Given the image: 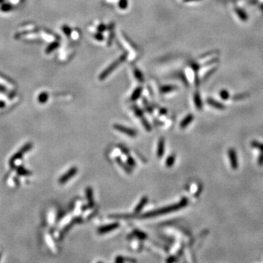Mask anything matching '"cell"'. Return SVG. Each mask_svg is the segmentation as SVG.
Segmentation results:
<instances>
[{"instance_id":"cell-1","label":"cell","mask_w":263,"mask_h":263,"mask_svg":"<svg viewBox=\"0 0 263 263\" xmlns=\"http://www.w3.org/2000/svg\"><path fill=\"white\" fill-rule=\"evenodd\" d=\"M188 204V199L186 198H183L180 202L178 203L173 204V205H168V206H166L164 207H161V208L157 209V210H155L153 211L148 212L146 213H144L142 216L140 218H152V217H156L159 215L162 214H166V213H171V212L176 211V210H179L180 208H183L185 206H186Z\"/></svg>"},{"instance_id":"cell-2","label":"cell","mask_w":263,"mask_h":263,"mask_svg":"<svg viewBox=\"0 0 263 263\" xmlns=\"http://www.w3.org/2000/svg\"><path fill=\"white\" fill-rule=\"evenodd\" d=\"M31 148H32V143H31V142H28V143H26V145H23V146L22 147V148H20L16 153H15V154L12 156V158L9 159V166H10L12 168H15V161H16V160L20 159V158L23 156V155H24L28 150H31Z\"/></svg>"},{"instance_id":"cell-3","label":"cell","mask_w":263,"mask_h":263,"mask_svg":"<svg viewBox=\"0 0 263 263\" xmlns=\"http://www.w3.org/2000/svg\"><path fill=\"white\" fill-rule=\"evenodd\" d=\"M113 127L115 130L120 132L121 133H124V134H126V135L129 136V137H136V135H137V132H136L135 130L131 129V128L123 126V125L115 124L113 126Z\"/></svg>"},{"instance_id":"cell-4","label":"cell","mask_w":263,"mask_h":263,"mask_svg":"<svg viewBox=\"0 0 263 263\" xmlns=\"http://www.w3.org/2000/svg\"><path fill=\"white\" fill-rule=\"evenodd\" d=\"M77 168L76 167H73L72 168H70L66 173H64L62 176L60 177V178L58 179V182L61 184H64V183H66L69 179L73 178L74 175L75 174H77Z\"/></svg>"},{"instance_id":"cell-5","label":"cell","mask_w":263,"mask_h":263,"mask_svg":"<svg viewBox=\"0 0 263 263\" xmlns=\"http://www.w3.org/2000/svg\"><path fill=\"white\" fill-rule=\"evenodd\" d=\"M228 155H229V161H230L232 168L234 169H237V167H238V161H237V156L235 150L231 148V149L228 150Z\"/></svg>"},{"instance_id":"cell-6","label":"cell","mask_w":263,"mask_h":263,"mask_svg":"<svg viewBox=\"0 0 263 263\" xmlns=\"http://www.w3.org/2000/svg\"><path fill=\"white\" fill-rule=\"evenodd\" d=\"M119 226V224L118 223H113V224H107V225H104L101 226L98 229V232L99 234H104L107 233V232H110V231H113L114 229H117Z\"/></svg>"},{"instance_id":"cell-7","label":"cell","mask_w":263,"mask_h":263,"mask_svg":"<svg viewBox=\"0 0 263 263\" xmlns=\"http://www.w3.org/2000/svg\"><path fill=\"white\" fill-rule=\"evenodd\" d=\"M85 194H86L87 201H88V205L90 207H93L94 205V197H93V190L91 187H87L85 189Z\"/></svg>"},{"instance_id":"cell-8","label":"cell","mask_w":263,"mask_h":263,"mask_svg":"<svg viewBox=\"0 0 263 263\" xmlns=\"http://www.w3.org/2000/svg\"><path fill=\"white\" fill-rule=\"evenodd\" d=\"M148 199L147 197H142V199H141V200L140 201V202H139V203L137 204V206H136L135 209H134V213L137 214V213H140L141 210H142V209L144 207V206L146 205V203L148 202Z\"/></svg>"},{"instance_id":"cell-9","label":"cell","mask_w":263,"mask_h":263,"mask_svg":"<svg viewBox=\"0 0 263 263\" xmlns=\"http://www.w3.org/2000/svg\"><path fill=\"white\" fill-rule=\"evenodd\" d=\"M164 140L163 138H161L158 142V147H157V152H156V154L159 156V158H161V156L164 155Z\"/></svg>"},{"instance_id":"cell-10","label":"cell","mask_w":263,"mask_h":263,"mask_svg":"<svg viewBox=\"0 0 263 263\" xmlns=\"http://www.w3.org/2000/svg\"><path fill=\"white\" fill-rule=\"evenodd\" d=\"M193 119H194V115L189 114V115H188L187 116L185 117V118L183 119V121L180 122V126L182 128V129H184V128H186V126H188V125L190 124V123L193 121Z\"/></svg>"},{"instance_id":"cell-11","label":"cell","mask_w":263,"mask_h":263,"mask_svg":"<svg viewBox=\"0 0 263 263\" xmlns=\"http://www.w3.org/2000/svg\"><path fill=\"white\" fill-rule=\"evenodd\" d=\"M16 169L17 173L19 175H23V176H28V175H31V172L30 171H28V169H25L23 166H18V167H15Z\"/></svg>"},{"instance_id":"cell-12","label":"cell","mask_w":263,"mask_h":263,"mask_svg":"<svg viewBox=\"0 0 263 263\" xmlns=\"http://www.w3.org/2000/svg\"><path fill=\"white\" fill-rule=\"evenodd\" d=\"M175 161V157L174 155H170L166 159V166L167 167H171L174 164Z\"/></svg>"},{"instance_id":"cell-13","label":"cell","mask_w":263,"mask_h":263,"mask_svg":"<svg viewBox=\"0 0 263 263\" xmlns=\"http://www.w3.org/2000/svg\"><path fill=\"white\" fill-rule=\"evenodd\" d=\"M207 102H208V103L210 104V105H212L213 107H216V108H218V109L224 108V106H223V104H220L219 102H216V101L213 100V99H208V100H207Z\"/></svg>"},{"instance_id":"cell-14","label":"cell","mask_w":263,"mask_h":263,"mask_svg":"<svg viewBox=\"0 0 263 263\" xmlns=\"http://www.w3.org/2000/svg\"><path fill=\"white\" fill-rule=\"evenodd\" d=\"M116 161H117V162L118 163V164H119V165L121 166V167H122V168H123V169H124V170L126 171V172H128V173H130L131 170H130V169H129V167H128V166L126 165V164H124V163H123L122 161H121V159H118H118H116Z\"/></svg>"},{"instance_id":"cell-15","label":"cell","mask_w":263,"mask_h":263,"mask_svg":"<svg viewBox=\"0 0 263 263\" xmlns=\"http://www.w3.org/2000/svg\"><path fill=\"white\" fill-rule=\"evenodd\" d=\"M251 145H252V146L254 147V148H257V149L261 150V151L263 153V143H262V142H257V141H253V142H251Z\"/></svg>"},{"instance_id":"cell-16","label":"cell","mask_w":263,"mask_h":263,"mask_svg":"<svg viewBox=\"0 0 263 263\" xmlns=\"http://www.w3.org/2000/svg\"><path fill=\"white\" fill-rule=\"evenodd\" d=\"M141 92V89H137L135 92H134L132 96V100H135L139 96H140V94Z\"/></svg>"},{"instance_id":"cell-17","label":"cell","mask_w":263,"mask_h":263,"mask_svg":"<svg viewBox=\"0 0 263 263\" xmlns=\"http://www.w3.org/2000/svg\"><path fill=\"white\" fill-rule=\"evenodd\" d=\"M134 234H135L136 236H137V237H140L141 239H144L146 237V235H145L144 233H142V232H140V231L136 230L135 232H134Z\"/></svg>"},{"instance_id":"cell-18","label":"cell","mask_w":263,"mask_h":263,"mask_svg":"<svg viewBox=\"0 0 263 263\" xmlns=\"http://www.w3.org/2000/svg\"><path fill=\"white\" fill-rule=\"evenodd\" d=\"M127 163L128 165L131 166V167H134V166H135V161H134L132 158L130 157V156L127 159Z\"/></svg>"},{"instance_id":"cell-19","label":"cell","mask_w":263,"mask_h":263,"mask_svg":"<svg viewBox=\"0 0 263 263\" xmlns=\"http://www.w3.org/2000/svg\"><path fill=\"white\" fill-rule=\"evenodd\" d=\"M195 104H196V106H197L198 108H201V107H202V102H201L199 96H197L195 97Z\"/></svg>"},{"instance_id":"cell-20","label":"cell","mask_w":263,"mask_h":263,"mask_svg":"<svg viewBox=\"0 0 263 263\" xmlns=\"http://www.w3.org/2000/svg\"><path fill=\"white\" fill-rule=\"evenodd\" d=\"M47 96H46V95L42 94L40 96H39V102H45V101L47 100Z\"/></svg>"},{"instance_id":"cell-21","label":"cell","mask_w":263,"mask_h":263,"mask_svg":"<svg viewBox=\"0 0 263 263\" xmlns=\"http://www.w3.org/2000/svg\"><path fill=\"white\" fill-rule=\"evenodd\" d=\"M257 161L258 164H259V165H263V153H261V154L259 156Z\"/></svg>"},{"instance_id":"cell-22","label":"cell","mask_w":263,"mask_h":263,"mask_svg":"<svg viewBox=\"0 0 263 263\" xmlns=\"http://www.w3.org/2000/svg\"><path fill=\"white\" fill-rule=\"evenodd\" d=\"M123 261H124V259H123L122 256H118V257L115 259V262L120 263V262H123Z\"/></svg>"},{"instance_id":"cell-23","label":"cell","mask_w":263,"mask_h":263,"mask_svg":"<svg viewBox=\"0 0 263 263\" xmlns=\"http://www.w3.org/2000/svg\"><path fill=\"white\" fill-rule=\"evenodd\" d=\"M228 96H229V95H228V94L226 92H224V91L221 92V96L223 98V99H226V98L228 97Z\"/></svg>"},{"instance_id":"cell-24","label":"cell","mask_w":263,"mask_h":263,"mask_svg":"<svg viewBox=\"0 0 263 263\" xmlns=\"http://www.w3.org/2000/svg\"><path fill=\"white\" fill-rule=\"evenodd\" d=\"M13 180H14V181H15V183H16V185H19V179L18 178L15 177V178H13Z\"/></svg>"},{"instance_id":"cell-25","label":"cell","mask_w":263,"mask_h":263,"mask_svg":"<svg viewBox=\"0 0 263 263\" xmlns=\"http://www.w3.org/2000/svg\"><path fill=\"white\" fill-rule=\"evenodd\" d=\"M0 258H1V254H0Z\"/></svg>"}]
</instances>
